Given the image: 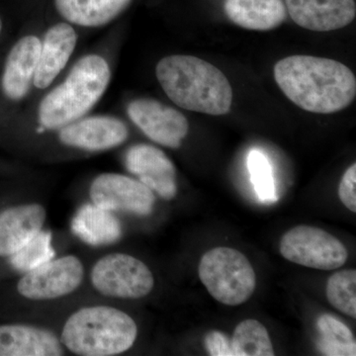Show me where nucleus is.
<instances>
[{
    "mask_svg": "<svg viewBox=\"0 0 356 356\" xmlns=\"http://www.w3.org/2000/svg\"><path fill=\"white\" fill-rule=\"evenodd\" d=\"M64 346L60 337L37 325H0V356H62Z\"/></svg>",
    "mask_w": 356,
    "mask_h": 356,
    "instance_id": "nucleus-17",
    "label": "nucleus"
},
{
    "mask_svg": "<svg viewBox=\"0 0 356 356\" xmlns=\"http://www.w3.org/2000/svg\"><path fill=\"white\" fill-rule=\"evenodd\" d=\"M317 327L321 334L318 348L325 355H355L353 332L341 321L331 315L321 316Z\"/></svg>",
    "mask_w": 356,
    "mask_h": 356,
    "instance_id": "nucleus-22",
    "label": "nucleus"
},
{
    "mask_svg": "<svg viewBox=\"0 0 356 356\" xmlns=\"http://www.w3.org/2000/svg\"><path fill=\"white\" fill-rule=\"evenodd\" d=\"M224 8L232 22L255 31L275 29L287 16L283 0H226Z\"/></svg>",
    "mask_w": 356,
    "mask_h": 356,
    "instance_id": "nucleus-18",
    "label": "nucleus"
},
{
    "mask_svg": "<svg viewBox=\"0 0 356 356\" xmlns=\"http://www.w3.org/2000/svg\"><path fill=\"white\" fill-rule=\"evenodd\" d=\"M233 356H273L268 332L259 321L245 320L236 325L231 339Z\"/></svg>",
    "mask_w": 356,
    "mask_h": 356,
    "instance_id": "nucleus-21",
    "label": "nucleus"
},
{
    "mask_svg": "<svg viewBox=\"0 0 356 356\" xmlns=\"http://www.w3.org/2000/svg\"><path fill=\"white\" fill-rule=\"evenodd\" d=\"M287 13L300 27L315 32L341 29L355 20V0H285Z\"/></svg>",
    "mask_w": 356,
    "mask_h": 356,
    "instance_id": "nucleus-13",
    "label": "nucleus"
},
{
    "mask_svg": "<svg viewBox=\"0 0 356 356\" xmlns=\"http://www.w3.org/2000/svg\"><path fill=\"white\" fill-rule=\"evenodd\" d=\"M131 2L132 0H55V7L70 24L98 28L116 19Z\"/></svg>",
    "mask_w": 356,
    "mask_h": 356,
    "instance_id": "nucleus-19",
    "label": "nucleus"
},
{
    "mask_svg": "<svg viewBox=\"0 0 356 356\" xmlns=\"http://www.w3.org/2000/svg\"><path fill=\"white\" fill-rule=\"evenodd\" d=\"M280 254L299 266L334 270L348 261V250L331 234L311 226H297L281 238Z\"/></svg>",
    "mask_w": 356,
    "mask_h": 356,
    "instance_id": "nucleus-7",
    "label": "nucleus"
},
{
    "mask_svg": "<svg viewBox=\"0 0 356 356\" xmlns=\"http://www.w3.org/2000/svg\"><path fill=\"white\" fill-rule=\"evenodd\" d=\"M327 298L332 307L356 318V271L355 269L332 274L327 280Z\"/></svg>",
    "mask_w": 356,
    "mask_h": 356,
    "instance_id": "nucleus-24",
    "label": "nucleus"
},
{
    "mask_svg": "<svg viewBox=\"0 0 356 356\" xmlns=\"http://www.w3.org/2000/svg\"><path fill=\"white\" fill-rule=\"evenodd\" d=\"M77 35L70 23L60 22L51 26L41 42V51L33 84L38 89H46L65 69L74 54Z\"/></svg>",
    "mask_w": 356,
    "mask_h": 356,
    "instance_id": "nucleus-16",
    "label": "nucleus"
},
{
    "mask_svg": "<svg viewBox=\"0 0 356 356\" xmlns=\"http://www.w3.org/2000/svg\"><path fill=\"white\" fill-rule=\"evenodd\" d=\"M129 130L120 119L107 115L83 117L60 129V142L67 147L88 152H102L121 146Z\"/></svg>",
    "mask_w": 356,
    "mask_h": 356,
    "instance_id": "nucleus-11",
    "label": "nucleus"
},
{
    "mask_svg": "<svg viewBox=\"0 0 356 356\" xmlns=\"http://www.w3.org/2000/svg\"><path fill=\"white\" fill-rule=\"evenodd\" d=\"M2 31V20L1 18H0V35H1Z\"/></svg>",
    "mask_w": 356,
    "mask_h": 356,
    "instance_id": "nucleus-28",
    "label": "nucleus"
},
{
    "mask_svg": "<svg viewBox=\"0 0 356 356\" xmlns=\"http://www.w3.org/2000/svg\"><path fill=\"white\" fill-rule=\"evenodd\" d=\"M111 81V69L102 56H84L62 83L51 89L38 108V121L47 130H60L86 116L102 99Z\"/></svg>",
    "mask_w": 356,
    "mask_h": 356,
    "instance_id": "nucleus-3",
    "label": "nucleus"
},
{
    "mask_svg": "<svg viewBox=\"0 0 356 356\" xmlns=\"http://www.w3.org/2000/svg\"><path fill=\"white\" fill-rule=\"evenodd\" d=\"M41 40L34 35H27L18 40L7 56L3 74L2 91L11 102L24 99L34 79L38 65Z\"/></svg>",
    "mask_w": 356,
    "mask_h": 356,
    "instance_id": "nucleus-14",
    "label": "nucleus"
},
{
    "mask_svg": "<svg viewBox=\"0 0 356 356\" xmlns=\"http://www.w3.org/2000/svg\"><path fill=\"white\" fill-rule=\"evenodd\" d=\"M127 113L149 139L161 146L178 149L188 134V121L184 115L158 100H133L129 103Z\"/></svg>",
    "mask_w": 356,
    "mask_h": 356,
    "instance_id": "nucleus-10",
    "label": "nucleus"
},
{
    "mask_svg": "<svg viewBox=\"0 0 356 356\" xmlns=\"http://www.w3.org/2000/svg\"><path fill=\"white\" fill-rule=\"evenodd\" d=\"M274 79L295 105L317 114L341 111L356 95V79L346 65L327 58L291 56L274 65Z\"/></svg>",
    "mask_w": 356,
    "mask_h": 356,
    "instance_id": "nucleus-1",
    "label": "nucleus"
},
{
    "mask_svg": "<svg viewBox=\"0 0 356 356\" xmlns=\"http://www.w3.org/2000/svg\"><path fill=\"white\" fill-rule=\"evenodd\" d=\"M339 196L348 210L356 212V165L346 170L339 186Z\"/></svg>",
    "mask_w": 356,
    "mask_h": 356,
    "instance_id": "nucleus-26",
    "label": "nucleus"
},
{
    "mask_svg": "<svg viewBox=\"0 0 356 356\" xmlns=\"http://www.w3.org/2000/svg\"><path fill=\"white\" fill-rule=\"evenodd\" d=\"M128 172L165 200L177 194V168L161 149L149 145H135L125 154Z\"/></svg>",
    "mask_w": 356,
    "mask_h": 356,
    "instance_id": "nucleus-12",
    "label": "nucleus"
},
{
    "mask_svg": "<svg viewBox=\"0 0 356 356\" xmlns=\"http://www.w3.org/2000/svg\"><path fill=\"white\" fill-rule=\"evenodd\" d=\"M91 283L103 296L140 299L154 289L153 273L144 262L126 254L105 255L92 267Z\"/></svg>",
    "mask_w": 356,
    "mask_h": 356,
    "instance_id": "nucleus-6",
    "label": "nucleus"
},
{
    "mask_svg": "<svg viewBox=\"0 0 356 356\" xmlns=\"http://www.w3.org/2000/svg\"><path fill=\"white\" fill-rule=\"evenodd\" d=\"M95 205L111 212H127L147 216L153 212L156 196L149 187L138 179L120 173L98 175L89 188Z\"/></svg>",
    "mask_w": 356,
    "mask_h": 356,
    "instance_id": "nucleus-9",
    "label": "nucleus"
},
{
    "mask_svg": "<svg viewBox=\"0 0 356 356\" xmlns=\"http://www.w3.org/2000/svg\"><path fill=\"white\" fill-rule=\"evenodd\" d=\"M55 257V250L51 245V234L42 229L24 247L11 255V264L16 270L27 273Z\"/></svg>",
    "mask_w": 356,
    "mask_h": 356,
    "instance_id": "nucleus-23",
    "label": "nucleus"
},
{
    "mask_svg": "<svg viewBox=\"0 0 356 356\" xmlns=\"http://www.w3.org/2000/svg\"><path fill=\"white\" fill-rule=\"evenodd\" d=\"M84 278L83 262L76 255L54 257L25 273L18 281L21 296L33 301H48L67 296L81 286Z\"/></svg>",
    "mask_w": 356,
    "mask_h": 356,
    "instance_id": "nucleus-8",
    "label": "nucleus"
},
{
    "mask_svg": "<svg viewBox=\"0 0 356 356\" xmlns=\"http://www.w3.org/2000/svg\"><path fill=\"white\" fill-rule=\"evenodd\" d=\"M138 337L135 321L110 306H89L70 316L63 327L64 348L79 356H113L130 350Z\"/></svg>",
    "mask_w": 356,
    "mask_h": 356,
    "instance_id": "nucleus-4",
    "label": "nucleus"
},
{
    "mask_svg": "<svg viewBox=\"0 0 356 356\" xmlns=\"http://www.w3.org/2000/svg\"><path fill=\"white\" fill-rule=\"evenodd\" d=\"M248 168L250 181L254 184L259 200L264 203L276 201L273 168L266 154L259 149L250 151L248 158Z\"/></svg>",
    "mask_w": 356,
    "mask_h": 356,
    "instance_id": "nucleus-25",
    "label": "nucleus"
},
{
    "mask_svg": "<svg viewBox=\"0 0 356 356\" xmlns=\"http://www.w3.org/2000/svg\"><path fill=\"white\" fill-rule=\"evenodd\" d=\"M206 350L212 356H233V351L231 348V341L226 334L221 332L212 331L206 334L205 339Z\"/></svg>",
    "mask_w": 356,
    "mask_h": 356,
    "instance_id": "nucleus-27",
    "label": "nucleus"
},
{
    "mask_svg": "<svg viewBox=\"0 0 356 356\" xmlns=\"http://www.w3.org/2000/svg\"><path fill=\"white\" fill-rule=\"evenodd\" d=\"M199 278L211 296L227 306L245 303L254 294L257 276L242 252L231 248H215L199 264Z\"/></svg>",
    "mask_w": 356,
    "mask_h": 356,
    "instance_id": "nucleus-5",
    "label": "nucleus"
},
{
    "mask_svg": "<svg viewBox=\"0 0 356 356\" xmlns=\"http://www.w3.org/2000/svg\"><path fill=\"white\" fill-rule=\"evenodd\" d=\"M72 229L83 242L95 247L111 245L122 236L118 218L111 211L93 203L86 204L77 211L72 219Z\"/></svg>",
    "mask_w": 356,
    "mask_h": 356,
    "instance_id": "nucleus-20",
    "label": "nucleus"
},
{
    "mask_svg": "<svg viewBox=\"0 0 356 356\" xmlns=\"http://www.w3.org/2000/svg\"><path fill=\"white\" fill-rule=\"evenodd\" d=\"M47 211L38 203L21 204L0 212V257H10L43 229Z\"/></svg>",
    "mask_w": 356,
    "mask_h": 356,
    "instance_id": "nucleus-15",
    "label": "nucleus"
},
{
    "mask_svg": "<svg viewBox=\"0 0 356 356\" xmlns=\"http://www.w3.org/2000/svg\"><path fill=\"white\" fill-rule=\"evenodd\" d=\"M156 76L165 95L181 108L213 116L227 114L231 109L233 90L228 79L206 60L168 56L156 65Z\"/></svg>",
    "mask_w": 356,
    "mask_h": 356,
    "instance_id": "nucleus-2",
    "label": "nucleus"
}]
</instances>
